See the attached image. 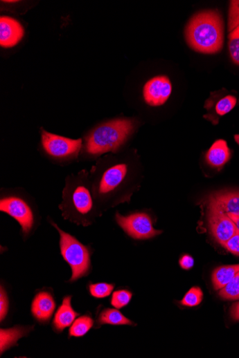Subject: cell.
<instances>
[{
  "label": "cell",
  "instance_id": "obj_1",
  "mask_svg": "<svg viewBox=\"0 0 239 358\" xmlns=\"http://www.w3.org/2000/svg\"><path fill=\"white\" fill-rule=\"evenodd\" d=\"M87 176L88 174L83 171L77 177L67 179L59 206L65 220L84 227L93 224L100 215Z\"/></svg>",
  "mask_w": 239,
  "mask_h": 358
},
{
  "label": "cell",
  "instance_id": "obj_2",
  "mask_svg": "<svg viewBox=\"0 0 239 358\" xmlns=\"http://www.w3.org/2000/svg\"><path fill=\"white\" fill-rule=\"evenodd\" d=\"M189 47L203 54H215L224 44V22L218 10H204L194 15L186 28Z\"/></svg>",
  "mask_w": 239,
  "mask_h": 358
},
{
  "label": "cell",
  "instance_id": "obj_3",
  "mask_svg": "<svg viewBox=\"0 0 239 358\" xmlns=\"http://www.w3.org/2000/svg\"><path fill=\"white\" fill-rule=\"evenodd\" d=\"M136 128V122L130 119H117L104 123L86 139L85 149L92 156L116 152Z\"/></svg>",
  "mask_w": 239,
  "mask_h": 358
},
{
  "label": "cell",
  "instance_id": "obj_4",
  "mask_svg": "<svg viewBox=\"0 0 239 358\" xmlns=\"http://www.w3.org/2000/svg\"><path fill=\"white\" fill-rule=\"evenodd\" d=\"M50 223L60 234L61 256L72 270V276L68 282L75 283L89 276L92 272L91 249L81 243L76 237L65 233L53 220Z\"/></svg>",
  "mask_w": 239,
  "mask_h": 358
},
{
  "label": "cell",
  "instance_id": "obj_5",
  "mask_svg": "<svg viewBox=\"0 0 239 358\" xmlns=\"http://www.w3.org/2000/svg\"><path fill=\"white\" fill-rule=\"evenodd\" d=\"M0 210L19 224L24 238L33 234L37 220L32 206L26 199L14 195L3 196L0 200Z\"/></svg>",
  "mask_w": 239,
  "mask_h": 358
},
{
  "label": "cell",
  "instance_id": "obj_6",
  "mask_svg": "<svg viewBox=\"0 0 239 358\" xmlns=\"http://www.w3.org/2000/svg\"><path fill=\"white\" fill-rule=\"evenodd\" d=\"M127 174V166L124 163L115 164L94 178L92 191L98 204L107 199L124 182Z\"/></svg>",
  "mask_w": 239,
  "mask_h": 358
},
{
  "label": "cell",
  "instance_id": "obj_7",
  "mask_svg": "<svg viewBox=\"0 0 239 358\" xmlns=\"http://www.w3.org/2000/svg\"><path fill=\"white\" fill-rule=\"evenodd\" d=\"M116 220L125 233L135 240H148L162 234L161 230L154 228L153 220L147 214L137 213L127 216L117 214Z\"/></svg>",
  "mask_w": 239,
  "mask_h": 358
},
{
  "label": "cell",
  "instance_id": "obj_8",
  "mask_svg": "<svg viewBox=\"0 0 239 358\" xmlns=\"http://www.w3.org/2000/svg\"><path fill=\"white\" fill-rule=\"evenodd\" d=\"M43 149L52 157L68 158L76 156L82 147V140L64 138L42 130Z\"/></svg>",
  "mask_w": 239,
  "mask_h": 358
},
{
  "label": "cell",
  "instance_id": "obj_9",
  "mask_svg": "<svg viewBox=\"0 0 239 358\" xmlns=\"http://www.w3.org/2000/svg\"><path fill=\"white\" fill-rule=\"evenodd\" d=\"M208 222L215 240L224 245L237 232L236 225L227 214L209 205Z\"/></svg>",
  "mask_w": 239,
  "mask_h": 358
},
{
  "label": "cell",
  "instance_id": "obj_10",
  "mask_svg": "<svg viewBox=\"0 0 239 358\" xmlns=\"http://www.w3.org/2000/svg\"><path fill=\"white\" fill-rule=\"evenodd\" d=\"M172 93V84L165 75L156 76L150 79L143 90V98L151 107H159L164 104Z\"/></svg>",
  "mask_w": 239,
  "mask_h": 358
},
{
  "label": "cell",
  "instance_id": "obj_11",
  "mask_svg": "<svg viewBox=\"0 0 239 358\" xmlns=\"http://www.w3.org/2000/svg\"><path fill=\"white\" fill-rule=\"evenodd\" d=\"M237 104V98L229 94L225 89L212 93L210 98L205 103V109L209 113L204 117L214 124H218L219 120L230 113Z\"/></svg>",
  "mask_w": 239,
  "mask_h": 358
},
{
  "label": "cell",
  "instance_id": "obj_12",
  "mask_svg": "<svg viewBox=\"0 0 239 358\" xmlns=\"http://www.w3.org/2000/svg\"><path fill=\"white\" fill-rule=\"evenodd\" d=\"M56 302L51 289H42L36 293L31 304V313L41 325H48L56 309Z\"/></svg>",
  "mask_w": 239,
  "mask_h": 358
},
{
  "label": "cell",
  "instance_id": "obj_13",
  "mask_svg": "<svg viewBox=\"0 0 239 358\" xmlns=\"http://www.w3.org/2000/svg\"><path fill=\"white\" fill-rule=\"evenodd\" d=\"M24 35V28L17 19L7 16L0 18V46L6 48H13Z\"/></svg>",
  "mask_w": 239,
  "mask_h": 358
},
{
  "label": "cell",
  "instance_id": "obj_14",
  "mask_svg": "<svg viewBox=\"0 0 239 358\" xmlns=\"http://www.w3.org/2000/svg\"><path fill=\"white\" fill-rule=\"evenodd\" d=\"M71 301L72 296L64 297L62 304L55 314L52 326L54 332L57 334L71 327L80 315V313L73 309Z\"/></svg>",
  "mask_w": 239,
  "mask_h": 358
},
{
  "label": "cell",
  "instance_id": "obj_15",
  "mask_svg": "<svg viewBox=\"0 0 239 358\" xmlns=\"http://www.w3.org/2000/svg\"><path fill=\"white\" fill-rule=\"evenodd\" d=\"M209 205L222 210L227 214L239 217V192L215 194L209 199Z\"/></svg>",
  "mask_w": 239,
  "mask_h": 358
},
{
  "label": "cell",
  "instance_id": "obj_16",
  "mask_svg": "<svg viewBox=\"0 0 239 358\" xmlns=\"http://www.w3.org/2000/svg\"><path fill=\"white\" fill-rule=\"evenodd\" d=\"M34 330V326H17L11 328L0 330V352L1 355L17 346V342Z\"/></svg>",
  "mask_w": 239,
  "mask_h": 358
},
{
  "label": "cell",
  "instance_id": "obj_17",
  "mask_svg": "<svg viewBox=\"0 0 239 358\" xmlns=\"http://www.w3.org/2000/svg\"><path fill=\"white\" fill-rule=\"evenodd\" d=\"M231 156L227 142L224 140L215 141L206 155L207 163L215 169H221Z\"/></svg>",
  "mask_w": 239,
  "mask_h": 358
},
{
  "label": "cell",
  "instance_id": "obj_18",
  "mask_svg": "<svg viewBox=\"0 0 239 358\" xmlns=\"http://www.w3.org/2000/svg\"><path fill=\"white\" fill-rule=\"evenodd\" d=\"M95 323L96 328H99L104 325L136 326L133 321L127 319L118 310L112 308H104L98 312Z\"/></svg>",
  "mask_w": 239,
  "mask_h": 358
},
{
  "label": "cell",
  "instance_id": "obj_19",
  "mask_svg": "<svg viewBox=\"0 0 239 358\" xmlns=\"http://www.w3.org/2000/svg\"><path fill=\"white\" fill-rule=\"evenodd\" d=\"M239 272V265L217 267L212 274V283L215 290L224 288Z\"/></svg>",
  "mask_w": 239,
  "mask_h": 358
},
{
  "label": "cell",
  "instance_id": "obj_20",
  "mask_svg": "<svg viewBox=\"0 0 239 358\" xmlns=\"http://www.w3.org/2000/svg\"><path fill=\"white\" fill-rule=\"evenodd\" d=\"M95 324L91 314L88 313L76 319L69 330V337L80 338L88 333Z\"/></svg>",
  "mask_w": 239,
  "mask_h": 358
},
{
  "label": "cell",
  "instance_id": "obj_21",
  "mask_svg": "<svg viewBox=\"0 0 239 358\" xmlns=\"http://www.w3.org/2000/svg\"><path fill=\"white\" fill-rule=\"evenodd\" d=\"M115 288V285L106 283H93L90 282L89 290L91 296L95 299H102L110 296Z\"/></svg>",
  "mask_w": 239,
  "mask_h": 358
},
{
  "label": "cell",
  "instance_id": "obj_22",
  "mask_svg": "<svg viewBox=\"0 0 239 358\" xmlns=\"http://www.w3.org/2000/svg\"><path fill=\"white\" fill-rule=\"evenodd\" d=\"M220 296L225 300H239V272L224 288L220 290Z\"/></svg>",
  "mask_w": 239,
  "mask_h": 358
},
{
  "label": "cell",
  "instance_id": "obj_23",
  "mask_svg": "<svg viewBox=\"0 0 239 358\" xmlns=\"http://www.w3.org/2000/svg\"><path fill=\"white\" fill-rule=\"evenodd\" d=\"M229 34L239 35V1H231L229 14Z\"/></svg>",
  "mask_w": 239,
  "mask_h": 358
},
{
  "label": "cell",
  "instance_id": "obj_24",
  "mask_svg": "<svg viewBox=\"0 0 239 358\" xmlns=\"http://www.w3.org/2000/svg\"><path fill=\"white\" fill-rule=\"evenodd\" d=\"M133 294L127 290H119L112 294L111 304L116 309L127 306L132 301Z\"/></svg>",
  "mask_w": 239,
  "mask_h": 358
},
{
  "label": "cell",
  "instance_id": "obj_25",
  "mask_svg": "<svg viewBox=\"0 0 239 358\" xmlns=\"http://www.w3.org/2000/svg\"><path fill=\"white\" fill-rule=\"evenodd\" d=\"M204 294L200 288L193 287L186 294L181 303L187 307H195L203 301Z\"/></svg>",
  "mask_w": 239,
  "mask_h": 358
},
{
  "label": "cell",
  "instance_id": "obj_26",
  "mask_svg": "<svg viewBox=\"0 0 239 358\" xmlns=\"http://www.w3.org/2000/svg\"><path fill=\"white\" fill-rule=\"evenodd\" d=\"M10 308L8 294L5 288H0V321L3 323L6 319Z\"/></svg>",
  "mask_w": 239,
  "mask_h": 358
},
{
  "label": "cell",
  "instance_id": "obj_27",
  "mask_svg": "<svg viewBox=\"0 0 239 358\" xmlns=\"http://www.w3.org/2000/svg\"><path fill=\"white\" fill-rule=\"evenodd\" d=\"M230 56L234 64L239 66V35H229Z\"/></svg>",
  "mask_w": 239,
  "mask_h": 358
},
{
  "label": "cell",
  "instance_id": "obj_28",
  "mask_svg": "<svg viewBox=\"0 0 239 358\" xmlns=\"http://www.w3.org/2000/svg\"><path fill=\"white\" fill-rule=\"evenodd\" d=\"M231 254L239 256V233L236 232L235 235L231 237L223 245Z\"/></svg>",
  "mask_w": 239,
  "mask_h": 358
},
{
  "label": "cell",
  "instance_id": "obj_29",
  "mask_svg": "<svg viewBox=\"0 0 239 358\" xmlns=\"http://www.w3.org/2000/svg\"><path fill=\"white\" fill-rule=\"evenodd\" d=\"M179 264L184 270H190L193 267L194 260L188 255L184 256L179 261Z\"/></svg>",
  "mask_w": 239,
  "mask_h": 358
},
{
  "label": "cell",
  "instance_id": "obj_30",
  "mask_svg": "<svg viewBox=\"0 0 239 358\" xmlns=\"http://www.w3.org/2000/svg\"><path fill=\"white\" fill-rule=\"evenodd\" d=\"M230 313L233 321H239V302L233 305Z\"/></svg>",
  "mask_w": 239,
  "mask_h": 358
},
{
  "label": "cell",
  "instance_id": "obj_31",
  "mask_svg": "<svg viewBox=\"0 0 239 358\" xmlns=\"http://www.w3.org/2000/svg\"><path fill=\"white\" fill-rule=\"evenodd\" d=\"M228 216L232 220V221L234 223L237 232L239 233V217L235 216L233 215L227 214Z\"/></svg>",
  "mask_w": 239,
  "mask_h": 358
},
{
  "label": "cell",
  "instance_id": "obj_32",
  "mask_svg": "<svg viewBox=\"0 0 239 358\" xmlns=\"http://www.w3.org/2000/svg\"><path fill=\"white\" fill-rule=\"evenodd\" d=\"M5 3H15V1H6Z\"/></svg>",
  "mask_w": 239,
  "mask_h": 358
}]
</instances>
